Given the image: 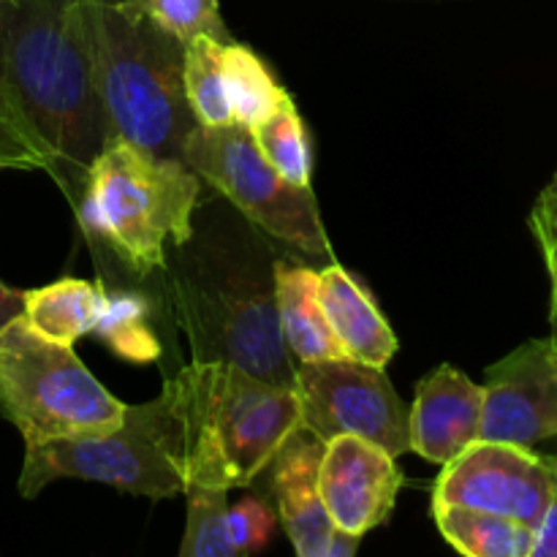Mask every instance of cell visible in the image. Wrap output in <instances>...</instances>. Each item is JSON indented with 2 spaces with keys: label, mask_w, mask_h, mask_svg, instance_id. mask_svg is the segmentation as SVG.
Wrapping results in <instances>:
<instances>
[{
  "label": "cell",
  "mask_w": 557,
  "mask_h": 557,
  "mask_svg": "<svg viewBox=\"0 0 557 557\" xmlns=\"http://www.w3.org/2000/svg\"><path fill=\"white\" fill-rule=\"evenodd\" d=\"M0 85L52 156V177L79 205L112 139L96 85L87 0H16L0 9Z\"/></svg>",
  "instance_id": "cell-1"
},
{
  "label": "cell",
  "mask_w": 557,
  "mask_h": 557,
  "mask_svg": "<svg viewBox=\"0 0 557 557\" xmlns=\"http://www.w3.org/2000/svg\"><path fill=\"white\" fill-rule=\"evenodd\" d=\"M150 408L158 441L185 487H245L302 428L297 392L232 362L188 364L163 384Z\"/></svg>",
  "instance_id": "cell-2"
},
{
  "label": "cell",
  "mask_w": 557,
  "mask_h": 557,
  "mask_svg": "<svg viewBox=\"0 0 557 557\" xmlns=\"http://www.w3.org/2000/svg\"><path fill=\"white\" fill-rule=\"evenodd\" d=\"M96 85L112 139L180 158L196 120L185 103V44L147 16L141 0H87Z\"/></svg>",
  "instance_id": "cell-3"
},
{
  "label": "cell",
  "mask_w": 557,
  "mask_h": 557,
  "mask_svg": "<svg viewBox=\"0 0 557 557\" xmlns=\"http://www.w3.org/2000/svg\"><path fill=\"white\" fill-rule=\"evenodd\" d=\"M196 205L199 174L183 158L152 156L114 136L87 169L76 210L136 275H150L166 264V243L190 239Z\"/></svg>",
  "instance_id": "cell-4"
},
{
  "label": "cell",
  "mask_w": 557,
  "mask_h": 557,
  "mask_svg": "<svg viewBox=\"0 0 557 557\" xmlns=\"http://www.w3.org/2000/svg\"><path fill=\"white\" fill-rule=\"evenodd\" d=\"M125 408L74 348L44 341L22 315L0 332V411L25 446L109 433L123 424Z\"/></svg>",
  "instance_id": "cell-5"
},
{
  "label": "cell",
  "mask_w": 557,
  "mask_h": 557,
  "mask_svg": "<svg viewBox=\"0 0 557 557\" xmlns=\"http://www.w3.org/2000/svg\"><path fill=\"white\" fill-rule=\"evenodd\" d=\"M180 158L267 234L310 256H332L313 188L283 180L264 161L250 128L194 125Z\"/></svg>",
  "instance_id": "cell-6"
},
{
  "label": "cell",
  "mask_w": 557,
  "mask_h": 557,
  "mask_svg": "<svg viewBox=\"0 0 557 557\" xmlns=\"http://www.w3.org/2000/svg\"><path fill=\"white\" fill-rule=\"evenodd\" d=\"M58 479L101 482L131 495L174 498L185 493V479L158 441L150 403L125 408L120 428L25 446L20 493L36 498Z\"/></svg>",
  "instance_id": "cell-7"
},
{
  "label": "cell",
  "mask_w": 557,
  "mask_h": 557,
  "mask_svg": "<svg viewBox=\"0 0 557 557\" xmlns=\"http://www.w3.org/2000/svg\"><path fill=\"white\" fill-rule=\"evenodd\" d=\"M294 392L302 430L324 444L337 435H357L392 457L411 449L408 406L400 400L384 368L354 362L348 357L299 362Z\"/></svg>",
  "instance_id": "cell-8"
},
{
  "label": "cell",
  "mask_w": 557,
  "mask_h": 557,
  "mask_svg": "<svg viewBox=\"0 0 557 557\" xmlns=\"http://www.w3.org/2000/svg\"><path fill=\"white\" fill-rule=\"evenodd\" d=\"M553 493L555 471L549 457L536 455L531 446L473 441L444 466L435 482L433 504L509 517L536 531Z\"/></svg>",
  "instance_id": "cell-9"
},
{
  "label": "cell",
  "mask_w": 557,
  "mask_h": 557,
  "mask_svg": "<svg viewBox=\"0 0 557 557\" xmlns=\"http://www.w3.org/2000/svg\"><path fill=\"white\" fill-rule=\"evenodd\" d=\"M557 438V346L531 341L487 370L479 441L533 446Z\"/></svg>",
  "instance_id": "cell-10"
},
{
  "label": "cell",
  "mask_w": 557,
  "mask_h": 557,
  "mask_svg": "<svg viewBox=\"0 0 557 557\" xmlns=\"http://www.w3.org/2000/svg\"><path fill=\"white\" fill-rule=\"evenodd\" d=\"M196 362H232L272 386L294 389L297 364L283 341L275 292H223L212 305L210 332L196 335Z\"/></svg>",
  "instance_id": "cell-11"
},
{
  "label": "cell",
  "mask_w": 557,
  "mask_h": 557,
  "mask_svg": "<svg viewBox=\"0 0 557 557\" xmlns=\"http://www.w3.org/2000/svg\"><path fill=\"white\" fill-rule=\"evenodd\" d=\"M403 487L395 457L357 435L326 441L319 466V493L335 531L359 536L384 525Z\"/></svg>",
  "instance_id": "cell-12"
},
{
  "label": "cell",
  "mask_w": 557,
  "mask_h": 557,
  "mask_svg": "<svg viewBox=\"0 0 557 557\" xmlns=\"http://www.w3.org/2000/svg\"><path fill=\"white\" fill-rule=\"evenodd\" d=\"M484 411V386L473 384L451 364H441L417 386V400L408 408L411 451L446 466L473 441H479Z\"/></svg>",
  "instance_id": "cell-13"
},
{
  "label": "cell",
  "mask_w": 557,
  "mask_h": 557,
  "mask_svg": "<svg viewBox=\"0 0 557 557\" xmlns=\"http://www.w3.org/2000/svg\"><path fill=\"white\" fill-rule=\"evenodd\" d=\"M324 441L299 428L272 460V493L277 520L288 533L297 557H326L335 525L319 493V466Z\"/></svg>",
  "instance_id": "cell-14"
},
{
  "label": "cell",
  "mask_w": 557,
  "mask_h": 557,
  "mask_svg": "<svg viewBox=\"0 0 557 557\" xmlns=\"http://www.w3.org/2000/svg\"><path fill=\"white\" fill-rule=\"evenodd\" d=\"M319 283L326 321L343 354L354 362L386 368L397 354V337L375 308L373 297L341 264L321 270Z\"/></svg>",
  "instance_id": "cell-15"
},
{
  "label": "cell",
  "mask_w": 557,
  "mask_h": 557,
  "mask_svg": "<svg viewBox=\"0 0 557 557\" xmlns=\"http://www.w3.org/2000/svg\"><path fill=\"white\" fill-rule=\"evenodd\" d=\"M272 292H275L277 321L283 341L297 362H324V359L346 357L341 343L332 335L321 305L319 272L308 267H292L277 261Z\"/></svg>",
  "instance_id": "cell-16"
},
{
  "label": "cell",
  "mask_w": 557,
  "mask_h": 557,
  "mask_svg": "<svg viewBox=\"0 0 557 557\" xmlns=\"http://www.w3.org/2000/svg\"><path fill=\"white\" fill-rule=\"evenodd\" d=\"M107 288L103 283L63 277L52 286L25 292L22 319L44 341L74 346L82 335L96 330Z\"/></svg>",
  "instance_id": "cell-17"
},
{
  "label": "cell",
  "mask_w": 557,
  "mask_h": 557,
  "mask_svg": "<svg viewBox=\"0 0 557 557\" xmlns=\"http://www.w3.org/2000/svg\"><path fill=\"white\" fill-rule=\"evenodd\" d=\"M433 517L446 542L462 557H528L536 536L531 525L466 506L433 504Z\"/></svg>",
  "instance_id": "cell-18"
},
{
  "label": "cell",
  "mask_w": 557,
  "mask_h": 557,
  "mask_svg": "<svg viewBox=\"0 0 557 557\" xmlns=\"http://www.w3.org/2000/svg\"><path fill=\"white\" fill-rule=\"evenodd\" d=\"M223 87L234 123L253 128L270 117L286 90L272 79L264 60L237 41L223 44Z\"/></svg>",
  "instance_id": "cell-19"
},
{
  "label": "cell",
  "mask_w": 557,
  "mask_h": 557,
  "mask_svg": "<svg viewBox=\"0 0 557 557\" xmlns=\"http://www.w3.org/2000/svg\"><path fill=\"white\" fill-rule=\"evenodd\" d=\"M185 103L194 114L196 125L218 128L234 123L232 109L223 87V44L212 38H194L185 47L183 60Z\"/></svg>",
  "instance_id": "cell-20"
},
{
  "label": "cell",
  "mask_w": 557,
  "mask_h": 557,
  "mask_svg": "<svg viewBox=\"0 0 557 557\" xmlns=\"http://www.w3.org/2000/svg\"><path fill=\"white\" fill-rule=\"evenodd\" d=\"M250 134H253V141L261 156H264V161L283 180L310 188V174H313L310 141L308 134H305L302 117H299L288 92L270 117L250 128Z\"/></svg>",
  "instance_id": "cell-21"
},
{
  "label": "cell",
  "mask_w": 557,
  "mask_h": 557,
  "mask_svg": "<svg viewBox=\"0 0 557 557\" xmlns=\"http://www.w3.org/2000/svg\"><path fill=\"white\" fill-rule=\"evenodd\" d=\"M92 332L117 357L134 364H150L161 357V343L147 324V302L139 294L107 292L101 315H98V324Z\"/></svg>",
  "instance_id": "cell-22"
},
{
  "label": "cell",
  "mask_w": 557,
  "mask_h": 557,
  "mask_svg": "<svg viewBox=\"0 0 557 557\" xmlns=\"http://www.w3.org/2000/svg\"><path fill=\"white\" fill-rule=\"evenodd\" d=\"M185 495H188V522H185L180 557H250L228 536V490L190 484L185 487Z\"/></svg>",
  "instance_id": "cell-23"
},
{
  "label": "cell",
  "mask_w": 557,
  "mask_h": 557,
  "mask_svg": "<svg viewBox=\"0 0 557 557\" xmlns=\"http://www.w3.org/2000/svg\"><path fill=\"white\" fill-rule=\"evenodd\" d=\"M141 5L156 25L172 33L185 47L194 38H212L221 44L234 41L218 0H141Z\"/></svg>",
  "instance_id": "cell-24"
},
{
  "label": "cell",
  "mask_w": 557,
  "mask_h": 557,
  "mask_svg": "<svg viewBox=\"0 0 557 557\" xmlns=\"http://www.w3.org/2000/svg\"><path fill=\"white\" fill-rule=\"evenodd\" d=\"M0 169L52 172V156L0 85Z\"/></svg>",
  "instance_id": "cell-25"
},
{
  "label": "cell",
  "mask_w": 557,
  "mask_h": 557,
  "mask_svg": "<svg viewBox=\"0 0 557 557\" xmlns=\"http://www.w3.org/2000/svg\"><path fill=\"white\" fill-rule=\"evenodd\" d=\"M226 525L232 542L243 549L245 555L261 553L270 544L272 533L277 528V515L261 498H243L226 511Z\"/></svg>",
  "instance_id": "cell-26"
},
{
  "label": "cell",
  "mask_w": 557,
  "mask_h": 557,
  "mask_svg": "<svg viewBox=\"0 0 557 557\" xmlns=\"http://www.w3.org/2000/svg\"><path fill=\"white\" fill-rule=\"evenodd\" d=\"M531 228L549 275V321H553V341L557 343V180L539 196L531 212Z\"/></svg>",
  "instance_id": "cell-27"
},
{
  "label": "cell",
  "mask_w": 557,
  "mask_h": 557,
  "mask_svg": "<svg viewBox=\"0 0 557 557\" xmlns=\"http://www.w3.org/2000/svg\"><path fill=\"white\" fill-rule=\"evenodd\" d=\"M555 471V493L549 500V509L544 515V520L539 522L536 536H533V547L528 557H557V455L549 457Z\"/></svg>",
  "instance_id": "cell-28"
},
{
  "label": "cell",
  "mask_w": 557,
  "mask_h": 557,
  "mask_svg": "<svg viewBox=\"0 0 557 557\" xmlns=\"http://www.w3.org/2000/svg\"><path fill=\"white\" fill-rule=\"evenodd\" d=\"M22 305H25V292H16V288L5 286V283L0 281V332H3L16 315H22Z\"/></svg>",
  "instance_id": "cell-29"
},
{
  "label": "cell",
  "mask_w": 557,
  "mask_h": 557,
  "mask_svg": "<svg viewBox=\"0 0 557 557\" xmlns=\"http://www.w3.org/2000/svg\"><path fill=\"white\" fill-rule=\"evenodd\" d=\"M357 547H359V536H348V533L335 531L326 557H357Z\"/></svg>",
  "instance_id": "cell-30"
},
{
  "label": "cell",
  "mask_w": 557,
  "mask_h": 557,
  "mask_svg": "<svg viewBox=\"0 0 557 557\" xmlns=\"http://www.w3.org/2000/svg\"><path fill=\"white\" fill-rule=\"evenodd\" d=\"M11 3H16V0H0V9H5V5H11Z\"/></svg>",
  "instance_id": "cell-31"
},
{
  "label": "cell",
  "mask_w": 557,
  "mask_h": 557,
  "mask_svg": "<svg viewBox=\"0 0 557 557\" xmlns=\"http://www.w3.org/2000/svg\"><path fill=\"white\" fill-rule=\"evenodd\" d=\"M555 346H557V343H555Z\"/></svg>",
  "instance_id": "cell-32"
},
{
  "label": "cell",
  "mask_w": 557,
  "mask_h": 557,
  "mask_svg": "<svg viewBox=\"0 0 557 557\" xmlns=\"http://www.w3.org/2000/svg\"><path fill=\"white\" fill-rule=\"evenodd\" d=\"M555 180H557V177H555Z\"/></svg>",
  "instance_id": "cell-33"
}]
</instances>
